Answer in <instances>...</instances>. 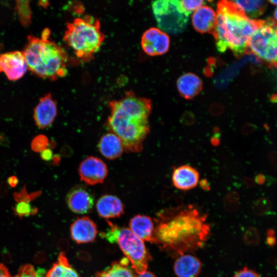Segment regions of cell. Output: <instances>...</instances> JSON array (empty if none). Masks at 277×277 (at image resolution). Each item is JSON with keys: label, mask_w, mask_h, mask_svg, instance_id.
I'll return each instance as SVG.
<instances>
[{"label": "cell", "mask_w": 277, "mask_h": 277, "mask_svg": "<svg viewBox=\"0 0 277 277\" xmlns=\"http://www.w3.org/2000/svg\"><path fill=\"white\" fill-rule=\"evenodd\" d=\"M269 2L272 4L276 5L277 1L276 0L269 1Z\"/></svg>", "instance_id": "cell-53"}, {"label": "cell", "mask_w": 277, "mask_h": 277, "mask_svg": "<svg viewBox=\"0 0 277 277\" xmlns=\"http://www.w3.org/2000/svg\"><path fill=\"white\" fill-rule=\"evenodd\" d=\"M255 183L258 185H263L266 181L265 176L261 173L258 174L256 175L255 179L254 180Z\"/></svg>", "instance_id": "cell-42"}, {"label": "cell", "mask_w": 277, "mask_h": 277, "mask_svg": "<svg viewBox=\"0 0 277 277\" xmlns=\"http://www.w3.org/2000/svg\"><path fill=\"white\" fill-rule=\"evenodd\" d=\"M16 10L18 19L21 24L24 27L30 25L32 18V12L28 1H16Z\"/></svg>", "instance_id": "cell-25"}, {"label": "cell", "mask_w": 277, "mask_h": 277, "mask_svg": "<svg viewBox=\"0 0 277 277\" xmlns=\"http://www.w3.org/2000/svg\"><path fill=\"white\" fill-rule=\"evenodd\" d=\"M199 177V173L196 169L191 166L184 165L174 169L172 182L176 188L188 190L197 186Z\"/></svg>", "instance_id": "cell-16"}, {"label": "cell", "mask_w": 277, "mask_h": 277, "mask_svg": "<svg viewBox=\"0 0 277 277\" xmlns=\"http://www.w3.org/2000/svg\"><path fill=\"white\" fill-rule=\"evenodd\" d=\"M152 8L161 30L168 33H177L185 29L189 16L183 10L180 1H154L152 2Z\"/></svg>", "instance_id": "cell-8"}, {"label": "cell", "mask_w": 277, "mask_h": 277, "mask_svg": "<svg viewBox=\"0 0 277 277\" xmlns=\"http://www.w3.org/2000/svg\"><path fill=\"white\" fill-rule=\"evenodd\" d=\"M269 160L270 163L272 165L276 164V153L275 151H272L269 154Z\"/></svg>", "instance_id": "cell-46"}, {"label": "cell", "mask_w": 277, "mask_h": 277, "mask_svg": "<svg viewBox=\"0 0 277 277\" xmlns=\"http://www.w3.org/2000/svg\"><path fill=\"white\" fill-rule=\"evenodd\" d=\"M42 159L45 161H49L52 159L53 152L50 148H46L40 152Z\"/></svg>", "instance_id": "cell-36"}, {"label": "cell", "mask_w": 277, "mask_h": 277, "mask_svg": "<svg viewBox=\"0 0 277 277\" xmlns=\"http://www.w3.org/2000/svg\"><path fill=\"white\" fill-rule=\"evenodd\" d=\"M231 2L247 17L253 19L262 15L266 3L260 0L231 1Z\"/></svg>", "instance_id": "cell-24"}, {"label": "cell", "mask_w": 277, "mask_h": 277, "mask_svg": "<svg viewBox=\"0 0 277 277\" xmlns=\"http://www.w3.org/2000/svg\"><path fill=\"white\" fill-rule=\"evenodd\" d=\"M0 277H11L8 269L2 263H0Z\"/></svg>", "instance_id": "cell-39"}, {"label": "cell", "mask_w": 277, "mask_h": 277, "mask_svg": "<svg viewBox=\"0 0 277 277\" xmlns=\"http://www.w3.org/2000/svg\"><path fill=\"white\" fill-rule=\"evenodd\" d=\"M202 87V82L200 78L192 73H187L181 75L177 81L179 93L186 99H191L198 94Z\"/></svg>", "instance_id": "cell-21"}, {"label": "cell", "mask_w": 277, "mask_h": 277, "mask_svg": "<svg viewBox=\"0 0 277 277\" xmlns=\"http://www.w3.org/2000/svg\"><path fill=\"white\" fill-rule=\"evenodd\" d=\"M141 46L145 53L149 55H162L169 48V37L161 29L152 27L146 30L142 35Z\"/></svg>", "instance_id": "cell-10"}, {"label": "cell", "mask_w": 277, "mask_h": 277, "mask_svg": "<svg viewBox=\"0 0 277 277\" xmlns=\"http://www.w3.org/2000/svg\"><path fill=\"white\" fill-rule=\"evenodd\" d=\"M46 259V255L43 252H39L35 255L34 261L36 264H41L45 262Z\"/></svg>", "instance_id": "cell-38"}, {"label": "cell", "mask_w": 277, "mask_h": 277, "mask_svg": "<svg viewBox=\"0 0 277 277\" xmlns=\"http://www.w3.org/2000/svg\"><path fill=\"white\" fill-rule=\"evenodd\" d=\"M68 208L74 213L85 214L93 208L94 199L92 194L83 186L73 187L66 195Z\"/></svg>", "instance_id": "cell-12"}, {"label": "cell", "mask_w": 277, "mask_h": 277, "mask_svg": "<svg viewBox=\"0 0 277 277\" xmlns=\"http://www.w3.org/2000/svg\"><path fill=\"white\" fill-rule=\"evenodd\" d=\"M180 1L183 10L188 16L203 6L204 4V1L201 0H183Z\"/></svg>", "instance_id": "cell-28"}, {"label": "cell", "mask_w": 277, "mask_h": 277, "mask_svg": "<svg viewBox=\"0 0 277 277\" xmlns=\"http://www.w3.org/2000/svg\"><path fill=\"white\" fill-rule=\"evenodd\" d=\"M50 31L45 29L38 38L29 35L22 53L27 68L38 76L55 81L67 74V55L60 45L49 39Z\"/></svg>", "instance_id": "cell-3"}, {"label": "cell", "mask_w": 277, "mask_h": 277, "mask_svg": "<svg viewBox=\"0 0 277 277\" xmlns=\"http://www.w3.org/2000/svg\"><path fill=\"white\" fill-rule=\"evenodd\" d=\"M216 21V13L208 6H202L195 10L192 15V24L197 31L200 33L213 32Z\"/></svg>", "instance_id": "cell-18"}, {"label": "cell", "mask_w": 277, "mask_h": 277, "mask_svg": "<svg viewBox=\"0 0 277 277\" xmlns=\"http://www.w3.org/2000/svg\"><path fill=\"white\" fill-rule=\"evenodd\" d=\"M39 5L42 6L43 7L47 8L49 5L48 1H39L38 2Z\"/></svg>", "instance_id": "cell-51"}, {"label": "cell", "mask_w": 277, "mask_h": 277, "mask_svg": "<svg viewBox=\"0 0 277 277\" xmlns=\"http://www.w3.org/2000/svg\"><path fill=\"white\" fill-rule=\"evenodd\" d=\"M256 129V126L251 123H246L243 125L241 131L244 135H248L253 132Z\"/></svg>", "instance_id": "cell-35"}, {"label": "cell", "mask_w": 277, "mask_h": 277, "mask_svg": "<svg viewBox=\"0 0 277 277\" xmlns=\"http://www.w3.org/2000/svg\"><path fill=\"white\" fill-rule=\"evenodd\" d=\"M57 113L56 104L50 93L41 97L34 109L33 118L36 126L44 129L50 126Z\"/></svg>", "instance_id": "cell-13"}, {"label": "cell", "mask_w": 277, "mask_h": 277, "mask_svg": "<svg viewBox=\"0 0 277 277\" xmlns=\"http://www.w3.org/2000/svg\"><path fill=\"white\" fill-rule=\"evenodd\" d=\"M244 182L245 185L249 188L253 187L255 184L254 180L249 176H245L244 178Z\"/></svg>", "instance_id": "cell-43"}, {"label": "cell", "mask_w": 277, "mask_h": 277, "mask_svg": "<svg viewBox=\"0 0 277 277\" xmlns=\"http://www.w3.org/2000/svg\"><path fill=\"white\" fill-rule=\"evenodd\" d=\"M71 239L77 244H86L93 242L98 230L96 224L87 216L77 218L70 228Z\"/></svg>", "instance_id": "cell-14"}, {"label": "cell", "mask_w": 277, "mask_h": 277, "mask_svg": "<svg viewBox=\"0 0 277 277\" xmlns=\"http://www.w3.org/2000/svg\"><path fill=\"white\" fill-rule=\"evenodd\" d=\"M220 133L214 134V135L210 139V143L213 146H218L220 144Z\"/></svg>", "instance_id": "cell-40"}, {"label": "cell", "mask_w": 277, "mask_h": 277, "mask_svg": "<svg viewBox=\"0 0 277 277\" xmlns=\"http://www.w3.org/2000/svg\"><path fill=\"white\" fill-rule=\"evenodd\" d=\"M7 183L12 187H15L18 183V180L15 176H11L8 177Z\"/></svg>", "instance_id": "cell-44"}, {"label": "cell", "mask_w": 277, "mask_h": 277, "mask_svg": "<svg viewBox=\"0 0 277 277\" xmlns=\"http://www.w3.org/2000/svg\"><path fill=\"white\" fill-rule=\"evenodd\" d=\"M109 229L104 233L110 243H116L131 264V268L137 274L147 271L152 258L143 241L127 228L118 227L107 221Z\"/></svg>", "instance_id": "cell-6"}, {"label": "cell", "mask_w": 277, "mask_h": 277, "mask_svg": "<svg viewBox=\"0 0 277 277\" xmlns=\"http://www.w3.org/2000/svg\"><path fill=\"white\" fill-rule=\"evenodd\" d=\"M46 276L45 271L43 269H39L36 272V277H46Z\"/></svg>", "instance_id": "cell-49"}, {"label": "cell", "mask_w": 277, "mask_h": 277, "mask_svg": "<svg viewBox=\"0 0 277 277\" xmlns=\"http://www.w3.org/2000/svg\"><path fill=\"white\" fill-rule=\"evenodd\" d=\"M46 277H81L70 264L64 252L60 253L58 260L46 274Z\"/></svg>", "instance_id": "cell-23"}, {"label": "cell", "mask_w": 277, "mask_h": 277, "mask_svg": "<svg viewBox=\"0 0 277 277\" xmlns=\"http://www.w3.org/2000/svg\"><path fill=\"white\" fill-rule=\"evenodd\" d=\"M30 203L27 201L17 202L13 208L14 214L19 217L36 214L38 212V209L35 207H33Z\"/></svg>", "instance_id": "cell-26"}, {"label": "cell", "mask_w": 277, "mask_h": 277, "mask_svg": "<svg viewBox=\"0 0 277 277\" xmlns=\"http://www.w3.org/2000/svg\"><path fill=\"white\" fill-rule=\"evenodd\" d=\"M194 115L191 112H186L184 113L181 118V123L185 126H190L193 125L195 122Z\"/></svg>", "instance_id": "cell-33"}, {"label": "cell", "mask_w": 277, "mask_h": 277, "mask_svg": "<svg viewBox=\"0 0 277 277\" xmlns=\"http://www.w3.org/2000/svg\"><path fill=\"white\" fill-rule=\"evenodd\" d=\"M276 13H277L276 9H275L274 11V16L275 19H276V16H277Z\"/></svg>", "instance_id": "cell-54"}, {"label": "cell", "mask_w": 277, "mask_h": 277, "mask_svg": "<svg viewBox=\"0 0 277 277\" xmlns=\"http://www.w3.org/2000/svg\"><path fill=\"white\" fill-rule=\"evenodd\" d=\"M14 277H36V272L32 265L25 264L19 268L18 273Z\"/></svg>", "instance_id": "cell-31"}, {"label": "cell", "mask_w": 277, "mask_h": 277, "mask_svg": "<svg viewBox=\"0 0 277 277\" xmlns=\"http://www.w3.org/2000/svg\"><path fill=\"white\" fill-rule=\"evenodd\" d=\"M136 277H156L153 273L151 272L146 271L144 273L136 275Z\"/></svg>", "instance_id": "cell-47"}, {"label": "cell", "mask_w": 277, "mask_h": 277, "mask_svg": "<svg viewBox=\"0 0 277 277\" xmlns=\"http://www.w3.org/2000/svg\"><path fill=\"white\" fill-rule=\"evenodd\" d=\"M202 268L201 260L191 253L179 255L173 264V271L177 277H197Z\"/></svg>", "instance_id": "cell-15"}, {"label": "cell", "mask_w": 277, "mask_h": 277, "mask_svg": "<svg viewBox=\"0 0 277 277\" xmlns=\"http://www.w3.org/2000/svg\"><path fill=\"white\" fill-rule=\"evenodd\" d=\"M225 200L230 203L236 204L240 200V195L237 192L232 191L227 194Z\"/></svg>", "instance_id": "cell-34"}, {"label": "cell", "mask_w": 277, "mask_h": 277, "mask_svg": "<svg viewBox=\"0 0 277 277\" xmlns=\"http://www.w3.org/2000/svg\"><path fill=\"white\" fill-rule=\"evenodd\" d=\"M233 277H261L256 271L244 267L236 272Z\"/></svg>", "instance_id": "cell-32"}, {"label": "cell", "mask_w": 277, "mask_h": 277, "mask_svg": "<svg viewBox=\"0 0 277 277\" xmlns=\"http://www.w3.org/2000/svg\"><path fill=\"white\" fill-rule=\"evenodd\" d=\"M223 112V108L219 106L215 105L211 107V112L212 114L217 115L221 114Z\"/></svg>", "instance_id": "cell-45"}, {"label": "cell", "mask_w": 277, "mask_h": 277, "mask_svg": "<svg viewBox=\"0 0 277 277\" xmlns=\"http://www.w3.org/2000/svg\"><path fill=\"white\" fill-rule=\"evenodd\" d=\"M129 228L142 241L154 243L155 226L150 216L142 214L134 216L129 222Z\"/></svg>", "instance_id": "cell-19"}, {"label": "cell", "mask_w": 277, "mask_h": 277, "mask_svg": "<svg viewBox=\"0 0 277 277\" xmlns=\"http://www.w3.org/2000/svg\"><path fill=\"white\" fill-rule=\"evenodd\" d=\"M129 263L126 258L113 262L104 270L96 272L95 277H136L137 274L129 267Z\"/></svg>", "instance_id": "cell-22"}, {"label": "cell", "mask_w": 277, "mask_h": 277, "mask_svg": "<svg viewBox=\"0 0 277 277\" xmlns=\"http://www.w3.org/2000/svg\"><path fill=\"white\" fill-rule=\"evenodd\" d=\"M266 242L270 246H273L275 244V233L273 230L270 229L268 231Z\"/></svg>", "instance_id": "cell-37"}, {"label": "cell", "mask_w": 277, "mask_h": 277, "mask_svg": "<svg viewBox=\"0 0 277 277\" xmlns=\"http://www.w3.org/2000/svg\"><path fill=\"white\" fill-rule=\"evenodd\" d=\"M100 216L104 219L119 217L124 213V205L117 196L105 194L99 198L96 205Z\"/></svg>", "instance_id": "cell-17"}, {"label": "cell", "mask_w": 277, "mask_h": 277, "mask_svg": "<svg viewBox=\"0 0 277 277\" xmlns=\"http://www.w3.org/2000/svg\"><path fill=\"white\" fill-rule=\"evenodd\" d=\"M199 184L203 190L205 191H209L210 190V184L207 179H204L201 180L199 182Z\"/></svg>", "instance_id": "cell-41"}, {"label": "cell", "mask_w": 277, "mask_h": 277, "mask_svg": "<svg viewBox=\"0 0 277 277\" xmlns=\"http://www.w3.org/2000/svg\"><path fill=\"white\" fill-rule=\"evenodd\" d=\"M259 22L247 17L231 1L219 2L216 25L212 32L217 50L224 52L229 48L237 56L243 54Z\"/></svg>", "instance_id": "cell-2"}, {"label": "cell", "mask_w": 277, "mask_h": 277, "mask_svg": "<svg viewBox=\"0 0 277 277\" xmlns=\"http://www.w3.org/2000/svg\"><path fill=\"white\" fill-rule=\"evenodd\" d=\"M276 23L269 18L260 20L259 26L250 37L248 48L254 54L276 66L277 53Z\"/></svg>", "instance_id": "cell-7"}, {"label": "cell", "mask_w": 277, "mask_h": 277, "mask_svg": "<svg viewBox=\"0 0 277 277\" xmlns=\"http://www.w3.org/2000/svg\"><path fill=\"white\" fill-rule=\"evenodd\" d=\"M271 206V202L265 197L258 199L254 204L253 209L256 214H262L268 211Z\"/></svg>", "instance_id": "cell-30"}, {"label": "cell", "mask_w": 277, "mask_h": 277, "mask_svg": "<svg viewBox=\"0 0 277 277\" xmlns=\"http://www.w3.org/2000/svg\"><path fill=\"white\" fill-rule=\"evenodd\" d=\"M98 148L102 155L109 160L118 158L124 151L122 141L111 132L106 133L101 137Z\"/></svg>", "instance_id": "cell-20"}, {"label": "cell", "mask_w": 277, "mask_h": 277, "mask_svg": "<svg viewBox=\"0 0 277 277\" xmlns=\"http://www.w3.org/2000/svg\"><path fill=\"white\" fill-rule=\"evenodd\" d=\"M104 39L100 21L90 15L76 18L68 23L64 35V41L76 56L86 62L92 59Z\"/></svg>", "instance_id": "cell-4"}, {"label": "cell", "mask_w": 277, "mask_h": 277, "mask_svg": "<svg viewBox=\"0 0 277 277\" xmlns=\"http://www.w3.org/2000/svg\"><path fill=\"white\" fill-rule=\"evenodd\" d=\"M27 69L22 52L14 51L0 54V72L4 73L9 80L20 79L24 75Z\"/></svg>", "instance_id": "cell-11"}, {"label": "cell", "mask_w": 277, "mask_h": 277, "mask_svg": "<svg viewBox=\"0 0 277 277\" xmlns=\"http://www.w3.org/2000/svg\"><path fill=\"white\" fill-rule=\"evenodd\" d=\"M49 144L48 137L44 134L35 136L31 141V148L35 152H41L44 150Z\"/></svg>", "instance_id": "cell-27"}, {"label": "cell", "mask_w": 277, "mask_h": 277, "mask_svg": "<svg viewBox=\"0 0 277 277\" xmlns=\"http://www.w3.org/2000/svg\"><path fill=\"white\" fill-rule=\"evenodd\" d=\"M3 259L6 262H10L12 260L10 254L7 251H5L3 254Z\"/></svg>", "instance_id": "cell-48"}, {"label": "cell", "mask_w": 277, "mask_h": 277, "mask_svg": "<svg viewBox=\"0 0 277 277\" xmlns=\"http://www.w3.org/2000/svg\"><path fill=\"white\" fill-rule=\"evenodd\" d=\"M213 131L214 134L220 133V128L217 127H214V128L213 129Z\"/></svg>", "instance_id": "cell-52"}, {"label": "cell", "mask_w": 277, "mask_h": 277, "mask_svg": "<svg viewBox=\"0 0 277 277\" xmlns=\"http://www.w3.org/2000/svg\"><path fill=\"white\" fill-rule=\"evenodd\" d=\"M157 217L154 244L175 257L201 249L210 234L207 215L192 205L163 210Z\"/></svg>", "instance_id": "cell-1"}, {"label": "cell", "mask_w": 277, "mask_h": 277, "mask_svg": "<svg viewBox=\"0 0 277 277\" xmlns=\"http://www.w3.org/2000/svg\"><path fill=\"white\" fill-rule=\"evenodd\" d=\"M41 193L42 191H40L29 193L26 191L25 186L21 191L19 192H15L14 193V198L16 202L19 201H27L30 202L38 197Z\"/></svg>", "instance_id": "cell-29"}, {"label": "cell", "mask_w": 277, "mask_h": 277, "mask_svg": "<svg viewBox=\"0 0 277 277\" xmlns=\"http://www.w3.org/2000/svg\"><path fill=\"white\" fill-rule=\"evenodd\" d=\"M110 113L106 127L122 141L124 150L130 152H139L143 149V142L150 132L148 119L130 115L118 106L116 100L109 102Z\"/></svg>", "instance_id": "cell-5"}, {"label": "cell", "mask_w": 277, "mask_h": 277, "mask_svg": "<svg viewBox=\"0 0 277 277\" xmlns=\"http://www.w3.org/2000/svg\"><path fill=\"white\" fill-rule=\"evenodd\" d=\"M108 173L106 164L100 158L93 156L85 159L78 167L80 180L90 185L103 183Z\"/></svg>", "instance_id": "cell-9"}, {"label": "cell", "mask_w": 277, "mask_h": 277, "mask_svg": "<svg viewBox=\"0 0 277 277\" xmlns=\"http://www.w3.org/2000/svg\"><path fill=\"white\" fill-rule=\"evenodd\" d=\"M52 160L54 165L58 164L60 161V156L57 154L53 155Z\"/></svg>", "instance_id": "cell-50"}]
</instances>
